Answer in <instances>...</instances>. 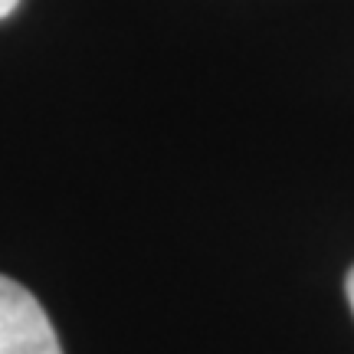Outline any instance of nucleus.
<instances>
[{
    "label": "nucleus",
    "mask_w": 354,
    "mask_h": 354,
    "mask_svg": "<svg viewBox=\"0 0 354 354\" xmlns=\"http://www.w3.org/2000/svg\"><path fill=\"white\" fill-rule=\"evenodd\" d=\"M0 354H63L37 295L10 276H0Z\"/></svg>",
    "instance_id": "f257e3e1"
},
{
    "label": "nucleus",
    "mask_w": 354,
    "mask_h": 354,
    "mask_svg": "<svg viewBox=\"0 0 354 354\" xmlns=\"http://www.w3.org/2000/svg\"><path fill=\"white\" fill-rule=\"evenodd\" d=\"M344 292H348V305H351V312H354V266L348 269V279H344Z\"/></svg>",
    "instance_id": "f03ea898"
},
{
    "label": "nucleus",
    "mask_w": 354,
    "mask_h": 354,
    "mask_svg": "<svg viewBox=\"0 0 354 354\" xmlns=\"http://www.w3.org/2000/svg\"><path fill=\"white\" fill-rule=\"evenodd\" d=\"M17 3H20V0H0V20H3V17H10V13L17 10Z\"/></svg>",
    "instance_id": "7ed1b4c3"
}]
</instances>
